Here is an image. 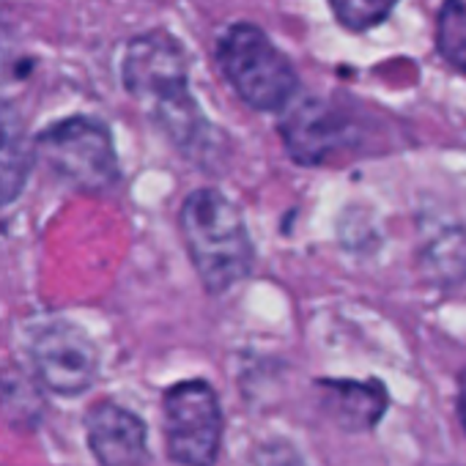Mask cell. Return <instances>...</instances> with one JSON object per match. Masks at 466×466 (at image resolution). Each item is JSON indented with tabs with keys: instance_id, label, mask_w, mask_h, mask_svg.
I'll list each match as a JSON object with an SVG mask.
<instances>
[{
	"instance_id": "obj_1",
	"label": "cell",
	"mask_w": 466,
	"mask_h": 466,
	"mask_svg": "<svg viewBox=\"0 0 466 466\" xmlns=\"http://www.w3.org/2000/svg\"><path fill=\"white\" fill-rule=\"evenodd\" d=\"M121 80L127 94L176 148L187 157L208 151L211 127L189 91L187 56L170 34L135 36L124 50Z\"/></svg>"
},
{
	"instance_id": "obj_2",
	"label": "cell",
	"mask_w": 466,
	"mask_h": 466,
	"mask_svg": "<svg viewBox=\"0 0 466 466\" xmlns=\"http://www.w3.org/2000/svg\"><path fill=\"white\" fill-rule=\"evenodd\" d=\"M178 230L189 261L208 294H225L253 272V239L248 222L225 192L200 187L178 211Z\"/></svg>"
},
{
	"instance_id": "obj_3",
	"label": "cell",
	"mask_w": 466,
	"mask_h": 466,
	"mask_svg": "<svg viewBox=\"0 0 466 466\" xmlns=\"http://www.w3.org/2000/svg\"><path fill=\"white\" fill-rule=\"evenodd\" d=\"M217 61L230 83L253 110L278 113L299 91V75L289 56L253 23H233L217 42Z\"/></svg>"
},
{
	"instance_id": "obj_4",
	"label": "cell",
	"mask_w": 466,
	"mask_h": 466,
	"mask_svg": "<svg viewBox=\"0 0 466 466\" xmlns=\"http://www.w3.org/2000/svg\"><path fill=\"white\" fill-rule=\"evenodd\" d=\"M36 154L50 170L83 192H110L118 178V154L105 121L94 116H69L45 127L36 140Z\"/></svg>"
},
{
	"instance_id": "obj_5",
	"label": "cell",
	"mask_w": 466,
	"mask_h": 466,
	"mask_svg": "<svg viewBox=\"0 0 466 466\" xmlns=\"http://www.w3.org/2000/svg\"><path fill=\"white\" fill-rule=\"evenodd\" d=\"M222 409L203 379L173 384L162 398L165 452L176 466H214L222 447Z\"/></svg>"
},
{
	"instance_id": "obj_6",
	"label": "cell",
	"mask_w": 466,
	"mask_h": 466,
	"mask_svg": "<svg viewBox=\"0 0 466 466\" xmlns=\"http://www.w3.org/2000/svg\"><path fill=\"white\" fill-rule=\"evenodd\" d=\"M31 362L45 390L61 398H77L96 384L102 360L83 327L53 319L31 335Z\"/></svg>"
},
{
	"instance_id": "obj_7",
	"label": "cell",
	"mask_w": 466,
	"mask_h": 466,
	"mask_svg": "<svg viewBox=\"0 0 466 466\" xmlns=\"http://www.w3.org/2000/svg\"><path fill=\"white\" fill-rule=\"evenodd\" d=\"M289 154L299 165H321L357 140L354 118L332 102L308 99L289 113L280 127Z\"/></svg>"
},
{
	"instance_id": "obj_8",
	"label": "cell",
	"mask_w": 466,
	"mask_h": 466,
	"mask_svg": "<svg viewBox=\"0 0 466 466\" xmlns=\"http://www.w3.org/2000/svg\"><path fill=\"white\" fill-rule=\"evenodd\" d=\"M86 439L99 466H146L148 463L146 422L116 400H96L86 411Z\"/></svg>"
},
{
	"instance_id": "obj_9",
	"label": "cell",
	"mask_w": 466,
	"mask_h": 466,
	"mask_svg": "<svg viewBox=\"0 0 466 466\" xmlns=\"http://www.w3.org/2000/svg\"><path fill=\"white\" fill-rule=\"evenodd\" d=\"M316 387L324 392L321 406L346 433L376 431V425L390 409V392L379 379H319Z\"/></svg>"
},
{
	"instance_id": "obj_10",
	"label": "cell",
	"mask_w": 466,
	"mask_h": 466,
	"mask_svg": "<svg viewBox=\"0 0 466 466\" xmlns=\"http://www.w3.org/2000/svg\"><path fill=\"white\" fill-rule=\"evenodd\" d=\"M36 146L28 140L25 127L15 107L0 99V208L12 206L31 176Z\"/></svg>"
},
{
	"instance_id": "obj_11",
	"label": "cell",
	"mask_w": 466,
	"mask_h": 466,
	"mask_svg": "<svg viewBox=\"0 0 466 466\" xmlns=\"http://www.w3.org/2000/svg\"><path fill=\"white\" fill-rule=\"evenodd\" d=\"M47 400L42 381L23 368L0 370V414L17 431H36L45 420Z\"/></svg>"
},
{
	"instance_id": "obj_12",
	"label": "cell",
	"mask_w": 466,
	"mask_h": 466,
	"mask_svg": "<svg viewBox=\"0 0 466 466\" xmlns=\"http://www.w3.org/2000/svg\"><path fill=\"white\" fill-rule=\"evenodd\" d=\"M436 47L441 58L466 75V4L463 0H444L436 15Z\"/></svg>"
},
{
	"instance_id": "obj_13",
	"label": "cell",
	"mask_w": 466,
	"mask_h": 466,
	"mask_svg": "<svg viewBox=\"0 0 466 466\" xmlns=\"http://www.w3.org/2000/svg\"><path fill=\"white\" fill-rule=\"evenodd\" d=\"M335 20L354 34H365L381 25L400 0H327Z\"/></svg>"
},
{
	"instance_id": "obj_14",
	"label": "cell",
	"mask_w": 466,
	"mask_h": 466,
	"mask_svg": "<svg viewBox=\"0 0 466 466\" xmlns=\"http://www.w3.org/2000/svg\"><path fill=\"white\" fill-rule=\"evenodd\" d=\"M248 466H305V458L299 455V450L291 441L269 439V441H261L250 452Z\"/></svg>"
},
{
	"instance_id": "obj_15",
	"label": "cell",
	"mask_w": 466,
	"mask_h": 466,
	"mask_svg": "<svg viewBox=\"0 0 466 466\" xmlns=\"http://www.w3.org/2000/svg\"><path fill=\"white\" fill-rule=\"evenodd\" d=\"M458 417L466 431V370L461 373V390H458Z\"/></svg>"
}]
</instances>
